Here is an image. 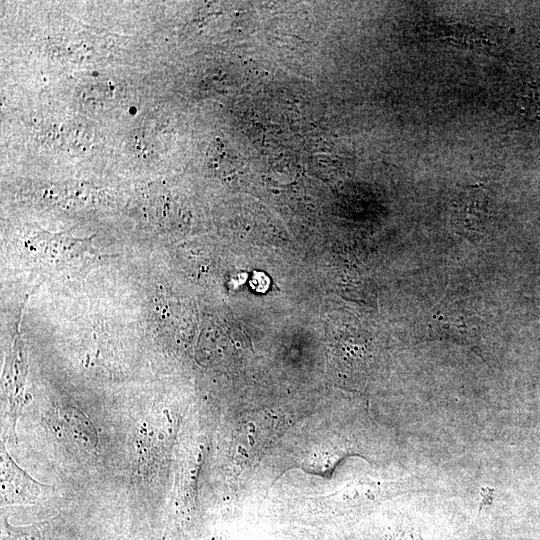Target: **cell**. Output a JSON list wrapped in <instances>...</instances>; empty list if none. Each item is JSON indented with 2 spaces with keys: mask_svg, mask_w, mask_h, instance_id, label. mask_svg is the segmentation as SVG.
Listing matches in <instances>:
<instances>
[{
  "mask_svg": "<svg viewBox=\"0 0 540 540\" xmlns=\"http://www.w3.org/2000/svg\"><path fill=\"white\" fill-rule=\"evenodd\" d=\"M486 199L481 191L471 189L466 192L456 205L457 218L464 228H479L486 214Z\"/></svg>",
  "mask_w": 540,
  "mask_h": 540,
  "instance_id": "obj_2",
  "label": "cell"
},
{
  "mask_svg": "<svg viewBox=\"0 0 540 540\" xmlns=\"http://www.w3.org/2000/svg\"><path fill=\"white\" fill-rule=\"evenodd\" d=\"M391 540H422V538L414 528L403 527L393 534Z\"/></svg>",
  "mask_w": 540,
  "mask_h": 540,
  "instance_id": "obj_3",
  "label": "cell"
},
{
  "mask_svg": "<svg viewBox=\"0 0 540 540\" xmlns=\"http://www.w3.org/2000/svg\"><path fill=\"white\" fill-rule=\"evenodd\" d=\"M27 246L42 264L68 273L85 268L102 256L91 244V238L64 234L39 233Z\"/></svg>",
  "mask_w": 540,
  "mask_h": 540,
  "instance_id": "obj_1",
  "label": "cell"
}]
</instances>
